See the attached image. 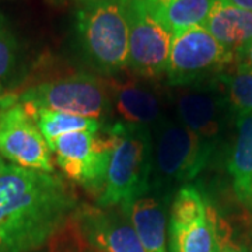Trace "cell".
I'll return each instance as SVG.
<instances>
[{"label": "cell", "mask_w": 252, "mask_h": 252, "mask_svg": "<svg viewBox=\"0 0 252 252\" xmlns=\"http://www.w3.org/2000/svg\"><path fill=\"white\" fill-rule=\"evenodd\" d=\"M79 206L59 175L9 162L0 172V252L45 248Z\"/></svg>", "instance_id": "cell-1"}, {"label": "cell", "mask_w": 252, "mask_h": 252, "mask_svg": "<svg viewBox=\"0 0 252 252\" xmlns=\"http://www.w3.org/2000/svg\"><path fill=\"white\" fill-rule=\"evenodd\" d=\"M107 129L114 147L97 206L126 209L152 189L153 136L149 126L124 121H117Z\"/></svg>", "instance_id": "cell-2"}, {"label": "cell", "mask_w": 252, "mask_h": 252, "mask_svg": "<svg viewBox=\"0 0 252 252\" xmlns=\"http://www.w3.org/2000/svg\"><path fill=\"white\" fill-rule=\"evenodd\" d=\"M76 28L84 58L95 70L114 76L127 67L129 21L121 0H93L81 4Z\"/></svg>", "instance_id": "cell-3"}, {"label": "cell", "mask_w": 252, "mask_h": 252, "mask_svg": "<svg viewBox=\"0 0 252 252\" xmlns=\"http://www.w3.org/2000/svg\"><path fill=\"white\" fill-rule=\"evenodd\" d=\"M152 189L172 196V190L198 177L212 157L213 146L180 121L164 117L154 125Z\"/></svg>", "instance_id": "cell-4"}, {"label": "cell", "mask_w": 252, "mask_h": 252, "mask_svg": "<svg viewBox=\"0 0 252 252\" xmlns=\"http://www.w3.org/2000/svg\"><path fill=\"white\" fill-rule=\"evenodd\" d=\"M23 105L101 119L112 109L109 80L90 73H74L28 87L18 95Z\"/></svg>", "instance_id": "cell-5"}, {"label": "cell", "mask_w": 252, "mask_h": 252, "mask_svg": "<svg viewBox=\"0 0 252 252\" xmlns=\"http://www.w3.org/2000/svg\"><path fill=\"white\" fill-rule=\"evenodd\" d=\"M67 180L91 192H102L114 139L107 126L98 132H73L48 143Z\"/></svg>", "instance_id": "cell-6"}, {"label": "cell", "mask_w": 252, "mask_h": 252, "mask_svg": "<svg viewBox=\"0 0 252 252\" xmlns=\"http://www.w3.org/2000/svg\"><path fill=\"white\" fill-rule=\"evenodd\" d=\"M234 61V55L206 28L196 26L174 34L165 74L174 87L195 86L215 73H223Z\"/></svg>", "instance_id": "cell-7"}, {"label": "cell", "mask_w": 252, "mask_h": 252, "mask_svg": "<svg viewBox=\"0 0 252 252\" xmlns=\"http://www.w3.org/2000/svg\"><path fill=\"white\" fill-rule=\"evenodd\" d=\"M0 154L21 168L54 174L45 137L16 94H0Z\"/></svg>", "instance_id": "cell-8"}, {"label": "cell", "mask_w": 252, "mask_h": 252, "mask_svg": "<svg viewBox=\"0 0 252 252\" xmlns=\"http://www.w3.org/2000/svg\"><path fill=\"white\" fill-rule=\"evenodd\" d=\"M129 21L127 67L136 76L154 79L167 72L174 32L140 1L126 3Z\"/></svg>", "instance_id": "cell-9"}, {"label": "cell", "mask_w": 252, "mask_h": 252, "mask_svg": "<svg viewBox=\"0 0 252 252\" xmlns=\"http://www.w3.org/2000/svg\"><path fill=\"white\" fill-rule=\"evenodd\" d=\"M168 227L171 252H216L215 216L196 187L188 184L177 190Z\"/></svg>", "instance_id": "cell-10"}, {"label": "cell", "mask_w": 252, "mask_h": 252, "mask_svg": "<svg viewBox=\"0 0 252 252\" xmlns=\"http://www.w3.org/2000/svg\"><path fill=\"white\" fill-rule=\"evenodd\" d=\"M72 221L86 243L99 252H144L133 224L121 206L80 205Z\"/></svg>", "instance_id": "cell-11"}, {"label": "cell", "mask_w": 252, "mask_h": 252, "mask_svg": "<svg viewBox=\"0 0 252 252\" xmlns=\"http://www.w3.org/2000/svg\"><path fill=\"white\" fill-rule=\"evenodd\" d=\"M174 102L178 121L203 140L215 143L224 121V108L228 105L223 87L203 83L175 87Z\"/></svg>", "instance_id": "cell-12"}, {"label": "cell", "mask_w": 252, "mask_h": 252, "mask_svg": "<svg viewBox=\"0 0 252 252\" xmlns=\"http://www.w3.org/2000/svg\"><path fill=\"white\" fill-rule=\"evenodd\" d=\"M170 205L171 196L150 189L149 193L136 199L129 207H122L133 224L144 252H168L167 224Z\"/></svg>", "instance_id": "cell-13"}, {"label": "cell", "mask_w": 252, "mask_h": 252, "mask_svg": "<svg viewBox=\"0 0 252 252\" xmlns=\"http://www.w3.org/2000/svg\"><path fill=\"white\" fill-rule=\"evenodd\" d=\"M112 108L121 121L150 126L164 118L158 93L139 80H109Z\"/></svg>", "instance_id": "cell-14"}, {"label": "cell", "mask_w": 252, "mask_h": 252, "mask_svg": "<svg viewBox=\"0 0 252 252\" xmlns=\"http://www.w3.org/2000/svg\"><path fill=\"white\" fill-rule=\"evenodd\" d=\"M203 27L234 55L235 61L252 44V11L227 0H215Z\"/></svg>", "instance_id": "cell-15"}, {"label": "cell", "mask_w": 252, "mask_h": 252, "mask_svg": "<svg viewBox=\"0 0 252 252\" xmlns=\"http://www.w3.org/2000/svg\"><path fill=\"white\" fill-rule=\"evenodd\" d=\"M237 136L228 172L237 198L252 207V112L237 115Z\"/></svg>", "instance_id": "cell-16"}, {"label": "cell", "mask_w": 252, "mask_h": 252, "mask_svg": "<svg viewBox=\"0 0 252 252\" xmlns=\"http://www.w3.org/2000/svg\"><path fill=\"white\" fill-rule=\"evenodd\" d=\"M140 3L177 34L187 28L203 26L215 0H144Z\"/></svg>", "instance_id": "cell-17"}, {"label": "cell", "mask_w": 252, "mask_h": 252, "mask_svg": "<svg viewBox=\"0 0 252 252\" xmlns=\"http://www.w3.org/2000/svg\"><path fill=\"white\" fill-rule=\"evenodd\" d=\"M24 108L28 112V115L32 118V121L35 122L39 132L45 137L46 143H49L63 135H67V133L98 132L104 127V124L101 119L79 117V115H73V114L61 112V111L34 108V107H27V105H24Z\"/></svg>", "instance_id": "cell-18"}, {"label": "cell", "mask_w": 252, "mask_h": 252, "mask_svg": "<svg viewBox=\"0 0 252 252\" xmlns=\"http://www.w3.org/2000/svg\"><path fill=\"white\" fill-rule=\"evenodd\" d=\"M217 81L223 86L228 107L237 115L252 112V69L238 62L233 72L220 73Z\"/></svg>", "instance_id": "cell-19"}, {"label": "cell", "mask_w": 252, "mask_h": 252, "mask_svg": "<svg viewBox=\"0 0 252 252\" xmlns=\"http://www.w3.org/2000/svg\"><path fill=\"white\" fill-rule=\"evenodd\" d=\"M18 44L7 20L0 14V83L7 79L17 63Z\"/></svg>", "instance_id": "cell-20"}, {"label": "cell", "mask_w": 252, "mask_h": 252, "mask_svg": "<svg viewBox=\"0 0 252 252\" xmlns=\"http://www.w3.org/2000/svg\"><path fill=\"white\" fill-rule=\"evenodd\" d=\"M48 252H99L86 243L72 220L55 235Z\"/></svg>", "instance_id": "cell-21"}, {"label": "cell", "mask_w": 252, "mask_h": 252, "mask_svg": "<svg viewBox=\"0 0 252 252\" xmlns=\"http://www.w3.org/2000/svg\"><path fill=\"white\" fill-rule=\"evenodd\" d=\"M216 252H247L244 248L235 245L228 240H224L220 233H219V227H217V250Z\"/></svg>", "instance_id": "cell-22"}, {"label": "cell", "mask_w": 252, "mask_h": 252, "mask_svg": "<svg viewBox=\"0 0 252 252\" xmlns=\"http://www.w3.org/2000/svg\"><path fill=\"white\" fill-rule=\"evenodd\" d=\"M238 62L245 63L247 66H250V67L252 69V44L248 46V48H247V51H245V52L238 58Z\"/></svg>", "instance_id": "cell-23"}, {"label": "cell", "mask_w": 252, "mask_h": 252, "mask_svg": "<svg viewBox=\"0 0 252 252\" xmlns=\"http://www.w3.org/2000/svg\"><path fill=\"white\" fill-rule=\"evenodd\" d=\"M227 1H230L231 4L238 6V7H241V9L251 10L252 11V0H227Z\"/></svg>", "instance_id": "cell-24"}, {"label": "cell", "mask_w": 252, "mask_h": 252, "mask_svg": "<svg viewBox=\"0 0 252 252\" xmlns=\"http://www.w3.org/2000/svg\"><path fill=\"white\" fill-rule=\"evenodd\" d=\"M7 164H9V162L6 161V160H4V158L1 157V154H0V172L4 170V167H6Z\"/></svg>", "instance_id": "cell-25"}, {"label": "cell", "mask_w": 252, "mask_h": 252, "mask_svg": "<svg viewBox=\"0 0 252 252\" xmlns=\"http://www.w3.org/2000/svg\"><path fill=\"white\" fill-rule=\"evenodd\" d=\"M124 4H126V3H132V1H144V0H121Z\"/></svg>", "instance_id": "cell-26"}, {"label": "cell", "mask_w": 252, "mask_h": 252, "mask_svg": "<svg viewBox=\"0 0 252 252\" xmlns=\"http://www.w3.org/2000/svg\"><path fill=\"white\" fill-rule=\"evenodd\" d=\"M74 1H77L80 4H84V3H89V1H93V0H74Z\"/></svg>", "instance_id": "cell-27"}, {"label": "cell", "mask_w": 252, "mask_h": 252, "mask_svg": "<svg viewBox=\"0 0 252 252\" xmlns=\"http://www.w3.org/2000/svg\"><path fill=\"white\" fill-rule=\"evenodd\" d=\"M0 94H3V87H1V83H0Z\"/></svg>", "instance_id": "cell-28"}, {"label": "cell", "mask_w": 252, "mask_h": 252, "mask_svg": "<svg viewBox=\"0 0 252 252\" xmlns=\"http://www.w3.org/2000/svg\"><path fill=\"white\" fill-rule=\"evenodd\" d=\"M35 252H48V251H45V250L42 248V250H39V251H35Z\"/></svg>", "instance_id": "cell-29"}]
</instances>
